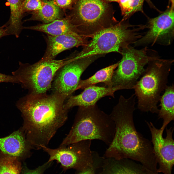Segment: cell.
<instances>
[{
  "label": "cell",
  "mask_w": 174,
  "mask_h": 174,
  "mask_svg": "<svg viewBox=\"0 0 174 174\" xmlns=\"http://www.w3.org/2000/svg\"><path fill=\"white\" fill-rule=\"evenodd\" d=\"M118 2L123 16V19L126 20L132 15L133 0H119Z\"/></svg>",
  "instance_id": "cell-24"
},
{
  "label": "cell",
  "mask_w": 174,
  "mask_h": 174,
  "mask_svg": "<svg viewBox=\"0 0 174 174\" xmlns=\"http://www.w3.org/2000/svg\"><path fill=\"white\" fill-rule=\"evenodd\" d=\"M47 47L43 57L54 59L62 52L75 47L84 46L88 41L87 38L77 33L56 36L47 35Z\"/></svg>",
  "instance_id": "cell-13"
},
{
  "label": "cell",
  "mask_w": 174,
  "mask_h": 174,
  "mask_svg": "<svg viewBox=\"0 0 174 174\" xmlns=\"http://www.w3.org/2000/svg\"><path fill=\"white\" fill-rule=\"evenodd\" d=\"M22 164L16 158L0 151V174H21Z\"/></svg>",
  "instance_id": "cell-22"
},
{
  "label": "cell",
  "mask_w": 174,
  "mask_h": 174,
  "mask_svg": "<svg viewBox=\"0 0 174 174\" xmlns=\"http://www.w3.org/2000/svg\"><path fill=\"white\" fill-rule=\"evenodd\" d=\"M174 87L173 84L167 86L165 92L161 96L160 100V109L158 113L159 118L162 119L163 122L160 129L164 130L167 125L174 119Z\"/></svg>",
  "instance_id": "cell-19"
},
{
  "label": "cell",
  "mask_w": 174,
  "mask_h": 174,
  "mask_svg": "<svg viewBox=\"0 0 174 174\" xmlns=\"http://www.w3.org/2000/svg\"><path fill=\"white\" fill-rule=\"evenodd\" d=\"M136 97L121 95L110 115L115 124L114 138L105 156L116 159H128L139 162L157 173V162L151 142L137 131L133 120Z\"/></svg>",
  "instance_id": "cell-2"
},
{
  "label": "cell",
  "mask_w": 174,
  "mask_h": 174,
  "mask_svg": "<svg viewBox=\"0 0 174 174\" xmlns=\"http://www.w3.org/2000/svg\"><path fill=\"white\" fill-rule=\"evenodd\" d=\"M23 29L40 31L52 36L73 33L79 34L75 26L73 23L69 15H66L65 17L61 19L55 20L48 23H42L29 27H24Z\"/></svg>",
  "instance_id": "cell-16"
},
{
  "label": "cell",
  "mask_w": 174,
  "mask_h": 174,
  "mask_svg": "<svg viewBox=\"0 0 174 174\" xmlns=\"http://www.w3.org/2000/svg\"><path fill=\"white\" fill-rule=\"evenodd\" d=\"M105 2L108 3H110L111 2H118L119 0H103Z\"/></svg>",
  "instance_id": "cell-31"
},
{
  "label": "cell",
  "mask_w": 174,
  "mask_h": 174,
  "mask_svg": "<svg viewBox=\"0 0 174 174\" xmlns=\"http://www.w3.org/2000/svg\"><path fill=\"white\" fill-rule=\"evenodd\" d=\"M122 19L112 27L102 29L90 37L82 50L74 56L78 59L88 56L103 55L111 52L120 54L123 49L141 37L138 31L142 27L135 28Z\"/></svg>",
  "instance_id": "cell-6"
},
{
  "label": "cell",
  "mask_w": 174,
  "mask_h": 174,
  "mask_svg": "<svg viewBox=\"0 0 174 174\" xmlns=\"http://www.w3.org/2000/svg\"><path fill=\"white\" fill-rule=\"evenodd\" d=\"M19 130L0 138V150L3 153L21 160L29 156L33 146Z\"/></svg>",
  "instance_id": "cell-15"
},
{
  "label": "cell",
  "mask_w": 174,
  "mask_h": 174,
  "mask_svg": "<svg viewBox=\"0 0 174 174\" xmlns=\"http://www.w3.org/2000/svg\"><path fill=\"white\" fill-rule=\"evenodd\" d=\"M76 174H95L93 169L91 167H88L84 170Z\"/></svg>",
  "instance_id": "cell-29"
},
{
  "label": "cell",
  "mask_w": 174,
  "mask_h": 174,
  "mask_svg": "<svg viewBox=\"0 0 174 174\" xmlns=\"http://www.w3.org/2000/svg\"><path fill=\"white\" fill-rule=\"evenodd\" d=\"M72 60L71 57L61 60L43 57L32 64L19 62L18 69L12 72L22 87L33 94L47 93L51 88L52 82L58 70Z\"/></svg>",
  "instance_id": "cell-7"
},
{
  "label": "cell",
  "mask_w": 174,
  "mask_h": 174,
  "mask_svg": "<svg viewBox=\"0 0 174 174\" xmlns=\"http://www.w3.org/2000/svg\"><path fill=\"white\" fill-rule=\"evenodd\" d=\"M146 122L151 133L153 152L159 165L157 173L172 174L174 164V128H166V137L163 138V130L157 128L151 122Z\"/></svg>",
  "instance_id": "cell-11"
},
{
  "label": "cell",
  "mask_w": 174,
  "mask_h": 174,
  "mask_svg": "<svg viewBox=\"0 0 174 174\" xmlns=\"http://www.w3.org/2000/svg\"><path fill=\"white\" fill-rule=\"evenodd\" d=\"M6 35V30L5 25H4L0 27V38Z\"/></svg>",
  "instance_id": "cell-30"
},
{
  "label": "cell",
  "mask_w": 174,
  "mask_h": 174,
  "mask_svg": "<svg viewBox=\"0 0 174 174\" xmlns=\"http://www.w3.org/2000/svg\"><path fill=\"white\" fill-rule=\"evenodd\" d=\"M174 60L158 58L150 62L142 76L134 86L138 99V108L144 112L158 114L160 94L167 86Z\"/></svg>",
  "instance_id": "cell-4"
},
{
  "label": "cell",
  "mask_w": 174,
  "mask_h": 174,
  "mask_svg": "<svg viewBox=\"0 0 174 174\" xmlns=\"http://www.w3.org/2000/svg\"><path fill=\"white\" fill-rule=\"evenodd\" d=\"M71 11L69 15L79 34L87 38L119 22L112 5L103 0H74Z\"/></svg>",
  "instance_id": "cell-5"
},
{
  "label": "cell",
  "mask_w": 174,
  "mask_h": 174,
  "mask_svg": "<svg viewBox=\"0 0 174 174\" xmlns=\"http://www.w3.org/2000/svg\"><path fill=\"white\" fill-rule=\"evenodd\" d=\"M24 0H7L10 10L9 20L5 24L7 35H13L19 37L23 27L22 20L24 13L22 10Z\"/></svg>",
  "instance_id": "cell-17"
},
{
  "label": "cell",
  "mask_w": 174,
  "mask_h": 174,
  "mask_svg": "<svg viewBox=\"0 0 174 174\" xmlns=\"http://www.w3.org/2000/svg\"><path fill=\"white\" fill-rule=\"evenodd\" d=\"M112 158L114 165L108 170L107 174H159L132 160Z\"/></svg>",
  "instance_id": "cell-18"
},
{
  "label": "cell",
  "mask_w": 174,
  "mask_h": 174,
  "mask_svg": "<svg viewBox=\"0 0 174 174\" xmlns=\"http://www.w3.org/2000/svg\"><path fill=\"white\" fill-rule=\"evenodd\" d=\"M174 7L170 8L158 16L149 20L145 35L134 42L135 45L158 43L169 44L174 36Z\"/></svg>",
  "instance_id": "cell-12"
},
{
  "label": "cell",
  "mask_w": 174,
  "mask_h": 174,
  "mask_svg": "<svg viewBox=\"0 0 174 174\" xmlns=\"http://www.w3.org/2000/svg\"><path fill=\"white\" fill-rule=\"evenodd\" d=\"M145 0H133V9L131 15L134 13L138 12H143V6Z\"/></svg>",
  "instance_id": "cell-28"
},
{
  "label": "cell",
  "mask_w": 174,
  "mask_h": 174,
  "mask_svg": "<svg viewBox=\"0 0 174 174\" xmlns=\"http://www.w3.org/2000/svg\"><path fill=\"white\" fill-rule=\"evenodd\" d=\"M145 47L138 50L129 45L123 48L122 58L112 76V87L120 90L134 89L139 77L145 71V66L158 58L148 54Z\"/></svg>",
  "instance_id": "cell-8"
},
{
  "label": "cell",
  "mask_w": 174,
  "mask_h": 174,
  "mask_svg": "<svg viewBox=\"0 0 174 174\" xmlns=\"http://www.w3.org/2000/svg\"><path fill=\"white\" fill-rule=\"evenodd\" d=\"M169 1L171 4V6L174 7V0H169Z\"/></svg>",
  "instance_id": "cell-32"
},
{
  "label": "cell",
  "mask_w": 174,
  "mask_h": 174,
  "mask_svg": "<svg viewBox=\"0 0 174 174\" xmlns=\"http://www.w3.org/2000/svg\"><path fill=\"white\" fill-rule=\"evenodd\" d=\"M77 95H71L64 104V108L68 110L75 106L87 107L96 104L97 102L102 98L110 96L114 98L115 92L118 90L117 88L93 85L84 89Z\"/></svg>",
  "instance_id": "cell-14"
},
{
  "label": "cell",
  "mask_w": 174,
  "mask_h": 174,
  "mask_svg": "<svg viewBox=\"0 0 174 174\" xmlns=\"http://www.w3.org/2000/svg\"><path fill=\"white\" fill-rule=\"evenodd\" d=\"M115 131L114 122L110 115L101 110L96 104L79 107L68 133L60 146H65L81 141L98 140L109 146Z\"/></svg>",
  "instance_id": "cell-3"
},
{
  "label": "cell",
  "mask_w": 174,
  "mask_h": 174,
  "mask_svg": "<svg viewBox=\"0 0 174 174\" xmlns=\"http://www.w3.org/2000/svg\"><path fill=\"white\" fill-rule=\"evenodd\" d=\"M74 0H53L54 4L64 12L72 9Z\"/></svg>",
  "instance_id": "cell-26"
},
{
  "label": "cell",
  "mask_w": 174,
  "mask_h": 174,
  "mask_svg": "<svg viewBox=\"0 0 174 174\" xmlns=\"http://www.w3.org/2000/svg\"><path fill=\"white\" fill-rule=\"evenodd\" d=\"M68 94L53 93L29 94L19 100L17 106L21 112L23 128L26 138L34 148L48 146L58 130L68 119V110L64 108Z\"/></svg>",
  "instance_id": "cell-1"
},
{
  "label": "cell",
  "mask_w": 174,
  "mask_h": 174,
  "mask_svg": "<svg viewBox=\"0 0 174 174\" xmlns=\"http://www.w3.org/2000/svg\"><path fill=\"white\" fill-rule=\"evenodd\" d=\"M102 55H93L74 60L65 65L57 71L51 88L53 93L70 96L75 91L80 77L87 67Z\"/></svg>",
  "instance_id": "cell-10"
},
{
  "label": "cell",
  "mask_w": 174,
  "mask_h": 174,
  "mask_svg": "<svg viewBox=\"0 0 174 174\" xmlns=\"http://www.w3.org/2000/svg\"><path fill=\"white\" fill-rule=\"evenodd\" d=\"M118 63L119 62L101 69L87 79L80 80L75 91L79 89H84L90 86L101 82L104 83L107 87L112 88V78L115 69L118 66Z\"/></svg>",
  "instance_id": "cell-21"
},
{
  "label": "cell",
  "mask_w": 174,
  "mask_h": 174,
  "mask_svg": "<svg viewBox=\"0 0 174 174\" xmlns=\"http://www.w3.org/2000/svg\"><path fill=\"white\" fill-rule=\"evenodd\" d=\"M42 0L44 4L42 8L31 12V16L26 21H37L47 24L63 18V12L54 4L53 0Z\"/></svg>",
  "instance_id": "cell-20"
},
{
  "label": "cell",
  "mask_w": 174,
  "mask_h": 174,
  "mask_svg": "<svg viewBox=\"0 0 174 174\" xmlns=\"http://www.w3.org/2000/svg\"><path fill=\"white\" fill-rule=\"evenodd\" d=\"M52 162H47L34 169H30L27 167L25 163L22 165L21 174H43L44 171L51 165Z\"/></svg>",
  "instance_id": "cell-25"
},
{
  "label": "cell",
  "mask_w": 174,
  "mask_h": 174,
  "mask_svg": "<svg viewBox=\"0 0 174 174\" xmlns=\"http://www.w3.org/2000/svg\"><path fill=\"white\" fill-rule=\"evenodd\" d=\"M44 4L42 0H24L22 5V10L25 13L26 12H32L41 9Z\"/></svg>",
  "instance_id": "cell-23"
},
{
  "label": "cell",
  "mask_w": 174,
  "mask_h": 174,
  "mask_svg": "<svg viewBox=\"0 0 174 174\" xmlns=\"http://www.w3.org/2000/svg\"><path fill=\"white\" fill-rule=\"evenodd\" d=\"M91 140L81 141L65 146L52 149L43 146L42 149L49 156L47 161L55 160L60 163L63 170L79 169L83 164H90L94 160L91 149Z\"/></svg>",
  "instance_id": "cell-9"
},
{
  "label": "cell",
  "mask_w": 174,
  "mask_h": 174,
  "mask_svg": "<svg viewBox=\"0 0 174 174\" xmlns=\"http://www.w3.org/2000/svg\"><path fill=\"white\" fill-rule=\"evenodd\" d=\"M10 82L13 83H20L17 78L15 76L7 75L0 73V83Z\"/></svg>",
  "instance_id": "cell-27"
}]
</instances>
